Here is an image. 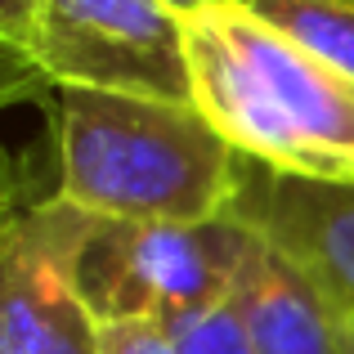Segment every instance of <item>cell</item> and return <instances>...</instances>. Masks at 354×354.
I'll list each match as a JSON object with an SVG mask.
<instances>
[{"label": "cell", "instance_id": "3", "mask_svg": "<svg viewBox=\"0 0 354 354\" xmlns=\"http://www.w3.org/2000/svg\"><path fill=\"white\" fill-rule=\"evenodd\" d=\"M251 234L242 220L207 225H144V220H90L77 251V292L95 323L148 319L198 310L234 292Z\"/></svg>", "mask_w": 354, "mask_h": 354}, {"label": "cell", "instance_id": "10", "mask_svg": "<svg viewBox=\"0 0 354 354\" xmlns=\"http://www.w3.org/2000/svg\"><path fill=\"white\" fill-rule=\"evenodd\" d=\"M50 86V77L41 72V63L27 54V45L0 41V108L23 104V99H41Z\"/></svg>", "mask_w": 354, "mask_h": 354}, {"label": "cell", "instance_id": "5", "mask_svg": "<svg viewBox=\"0 0 354 354\" xmlns=\"http://www.w3.org/2000/svg\"><path fill=\"white\" fill-rule=\"evenodd\" d=\"M90 220L63 193L0 207V354H99V323L77 292Z\"/></svg>", "mask_w": 354, "mask_h": 354}, {"label": "cell", "instance_id": "11", "mask_svg": "<svg viewBox=\"0 0 354 354\" xmlns=\"http://www.w3.org/2000/svg\"><path fill=\"white\" fill-rule=\"evenodd\" d=\"M99 354H175L171 337L148 319L99 323Z\"/></svg>", "mask_w": 354, "mask_h": 354}, {"label": "cell", "instance_id": "6", "mask_svg": "<svg viewBox=\"0 0 354 354\" xmlns=\"http://www.w3.org/2000/svg\"><path fill=\"white\" fill-rule=\"evenodd\" d=\"M229 216L287 251L354 319V180H301L242 157Z\"/></svg>", "mask_w": 354, "mask_h": 354}, {"label": "cell", "instance_id": "8", "mask_svg": "<svg viewBox=\"0 0 354 354\" xmlns=\"http://www.w3.org/2000/svg\"><path fill=\"white\" fill-rule=\"evenodd\" d=\"M238 5L354 81V0H238Z\"/></svg>", "mask_w": 354, "mask_h": 354}, {"label": "cell", "instance_id": "1", "mask_svg": "<svg viewBox=\"0 0 354 354\" xmlns=\"http://www.w3.org/2000/svg\"><path fill=\"white\" fill-rule=\"evenodd\" d=\"M193 104L238 157L301 180H354V81L242 9L202 0L184 14Z\"/></svg>", "mask_w": 354, "mask_h": 354}, {"label": "cell", "instance_id": "9", "mask_svg": "<svg viewBox=\"0 0 354 354\" xmlns=\"http://www.w3.org/2000/svg\"><path fill=\"white\" fill-rule=\"evenodd\" d=\"M157 328L171 337L175 354H256L234 292L211 305H198V310L166 314Z\"/></svg>", "mask_w": 354, "mask_h": 354}, {"label": "cell", "instance_id": "12", "mask_svg": "<svg viewBox=\"0 0 354 354\" xmlns=\"http://www.w3.org/2000/svg\"><path fill=\"white\" fill-rule=\"evenodd\" d=\"M27 27H32V0H0V41L27 45Z\"/></svg>", "mask_w": 354, "mask_h": 354}, {"label": "cell", "instance_id": "2", "mask_svg": "<svg viewBox=\"0 0 354 354\" xmlns=\"http://www.w3.org/2000/svg\"><path fill=\"white\" fill-rule=\"evenodd\" d=\"M59 193L99 220L207 225L229 216L242 157L198 104L59 90Z\"/></svg>", "mask_w": 354, "mask_h": 354}, {"label": "cell", "instance_id": "7", "mask_svg": "<svg viewBox=\"0 0 354 354\" xmlns=\"http://www.w3.org/2000/svg\"><path fill=\"white\" fill-rule=\"evenodd\" d=\"M234 296L256 354H350V314L260 234L238 269Z\"/></svg>", "mask_w": 354, "mask_h": 354}, {"label": "cell", "instance_id": "4", "mask_svg": "<svg viewBox=\"0 0 354 354\" xmlns=\"http://www.w3.org/2000/svg\"><path fill=\"white\" fill-rule=\"evenodd\" d=\"M27 54L54 90L193 104L184 9L171 0H32Z\"/></svg>", "mask_w": 354, "mask_h": 354}, {"label": "cell", "instance_id": "13", "mask_svg": "<svg viewBox=\"0 0 354 354\" xmlns=\"http://www.w3.org/2000/svg\"><path fill=\"white\" fill-rule=\"evenodd\" d=\"M171 5H175V9H184V14H189V9H198L202 0H171Z\"/></svg>", "mask_w": 354, "mask_h": 354}, {"label": "cell", "instance_id": "14", "mask_svg": "<svg viewBox=\"0 0 354 354\" xmlns=\"http://www.w3.org/2000/svg\"><path fill=\"white\" fill-rule=\"evenodd\" d=\"M350 354H354V319H350Z\"/></svg>", "mask_w": 354, "mask_h": 354}]
</instances>
